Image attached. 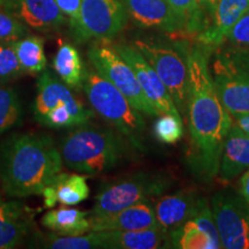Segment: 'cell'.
Wrapping results in <instances>:
<instances>
[{"mask_svg":"<svg viewBox=\"0 0 249 249\" xmlns=\"http://www.w3.org/2000/svg\"><path fill=\"white\" fill-rule=\"evenodd\" d=\"M174 11L185 21L187 34H200L205 23V17L202 13L196 0H166Z\"/></svg>","mask_w":249,"mask_h":249,"instance_id":"83f0119b","label":"cell"},{"mask_svg":"<svg viewBox=\"0 0 249 249\" xmlns=\"http://www.w3.org/2000/svg\"><path fill=\"white\" fill-rule=\"evenodd\" d=\"M114 48L121 54V57L132 66L143 92L151 104L160 111V113H170L181 118V114L171 97L169 90L166 89L156 71L141 54V52L134 45L114 44Z\"/></svg>","mask_w":249,"mask_h":249,"instance_id":"8fae6325","label":"cell"},{"mask_svg":"<svg viewBox=\"0 0 249 249\" xmlns=\"http://www.w3.org/2000/svg\"><path fill=\"white\" fill-rule=\"evenodd\" d=\"M126 23L127 11L120 0H81L79 23L71 31L80 42L110 40Z\"/></svg>","mask_w":249,"mask_h":249,"instance_id":"9c48e42d","label":"cell"},{"mask_svg":"<svg viewBox=\"0 0 249 249\" xmlns=\"http://www.w3.org/2000/svg\"><path fill=\"white\" fill-rule=\"evenodd\" d=\"M59 105H68L81 113L93 114V112L86 107V105L74 95L70 87L52 76L50 71H44L37 81V95L33 105L36 121L39 123L50 110Z\"/></svg>","mask_w":249,"mask_h":249,"instance_id":"9a60e30c","label":"cell"},{"mask_svg":"<svg viewBox=\"0 0 249 249\" xmlns=\"http://www.w3.org/2000/svg\"><path fill=\"white\" fill-rule=\"evenodd\" d=\"M222 248L249 249V204L240 195L218 192L211 200Z\"/></svg>","mask_w":249,"mask_h":249,"instance_id":"30bf717a","label":"cell"},{"mask_svg":"<svg viewBox=\"0 0 249 249\" xmlns=\"http://www.w3.org/2000/svg\"><path fill=\"white\" fill-rule=\"evenodd\" d=\"M197 1L198 6H200L202 13L204 14L205 18H207L208 15L211 13L213 8L214 7V5L217 4L218 0H196Z\"/></svg>","mask_w":249,"mask_h":249,"instance_id":"8d00e7d4","label":"cell"},{"mask_svg":"<svg viewBox=\"0 0 249 249\" xmlns=\"http://www.w3.org/2000/svg\"><path fill=\"white\" fill-rule=\"evenodd\" d=\"M171 245L180 249H218L213 239L194 220H188L170 233Z\"/></svg>","mask_w":249,"mask_h":249,"instance_id":"d4e9b609","label":"cell"},{"mask_svg":"<svg viewBox=\"0 0 249 249\" xmlns=\"http://www.w3.org/2000/svg\"><path fill=\"white\" fill-rule=\"evenodd\" d=\"M33 217L26 205L5 201L0 195V249H11L22 244L31 229Z\"/></svg>","mask_w":249,"mask_h":249,"instance_id":"d6986e66","label":"cell"},{"mask_svg":"<svg viewBox=\"0 0 249 249\" xmlns=\"http://www.w3.org/2000/svg\"><path fill=\"white\" fill-rule=\"evenodd\" d=\"M193 220L201 227L208 235L213 239V241L216 244L217 248H222V244H220L219 233H218L216 222H214L213 210H211L209 203H208L207 198L201 197L198 200V207L197 211H196Z\"/></svg>","mask_w":249,"mask_h":249,"instance_id":"1f68e13d","label":"cell"},{"mask_svg":"<svg viewBox=\"0 0 249 249\" xmlns=\"http://www.w3.org/2000/svg\"><path fill=\"white\" fill-rule=\"evenodd\" d=\"M2 9L36 30H55L66 22L55 0H4Z\"/></svg>","mask_w":249,"mask_h":249,"instance_id":"5bb4252c","label":"cell"},{"mask_svg":"<svg viewBox=\"0 0 249 249\" xmlns=\"http://www.w3.org/2000/svg\"><path fill=\"white\" fill-rule=\"evenodd\" d=\"M18 60L23 73L37 75L46 67L44 40L38 36H26L13 43Z\"/></svg>","mask_w":249,"mask_h":249,"instance_id":"cb8c5ba5","label":"cell"},{"mask_svg":"<svg viewBox=\"0 0 249 249\" xmlns=\"http://www.w3.org/2000/svg\"><path fill=\"white\" fill-rule=\"evenodd\" d=\"M87 211L75 208L54 209L46 213L40 219L42 225L59 235L85 234L90 231V222Z\"/></svg>","mask_w":249,"mask_h":249,"instance_id":"603a6c76","label":"cell"},{"mask_svg":"<svg viewBox=\"0 0 249 249\" xmlns=\"http://www.w3.org/2000/svg\"><path fill=\"white\" fill-rule=\"evenodd\" d=\"M53 139L45 134L23 133L0 143V183L9 197L42 195L62 167Z\"/></svg>","mask_w":249,"mask_h":249,"instance_id":"7a4b0ae2","label":"cell"},{"mask_svg":"<svg viewBox=\"0 0 249 249\" xmlns=\"http://www.w3.org/2000/svg\"><path fill=\"white\" fill-rule=\"evenodd\" d=\"M23 110L18 93L12 88L0 86V136L18 126Z\"/></svg>","mask_w":249,"mask_h":249,"instance_id":"484cf974","label":"cell"},{"mask_svg":"<svg viewBox=\"0 0 249 249\" xmlns=\"http://www.w3.org/2000/svg\"><path fill=\"white\" fill-rule=\"evenodd\" d=\"M90 231H107V230H143L160 227L155 210L147 201L130 205L117 213L99 217H90Z\"/></svg>","mask_w":249,"mask_h":249,"instance_id":"2e32d148","label":"cell"},{"mask_svg":"<svg viewBox=\"0 0 249 249\" xmlns=\"http://www.w3.org/2000/svg\"><path fill=\"white\" fill-rule=\"evenodd\" d=\"M133 45L141 52L163 81L180 114L187 111L188 67L185 46H171L164 43L143 39L134 40Z\"/></svg>","mask_w":249,"mask_h":249,"instance_id":"ba28073f","label":"cell"},{"mask_svg":"<svg viewBox=\"0 0 249 249\" xmlns=\"http://www.w3.org/2000/svg\"><path fill=\"white\" fill-rule=\"evenodd\" d=\"M82 88L93 111L112 124L134 147L144 149L142 135L145 121L141 112L130 104L119 89L95 70L87 71Z\"/></svg>","mask_w":249,"mask_h":249,"instance_id":"277c9868","label":"cell"},{"mask_svg":"<svg viewBox=\"0 0 249 249\" xmlns=\"http://www.w3.org/2000/svg\"><path fill=\"white\" fill-rule=\"evenodd\" d=\"M124 151L121 134L88 123L71 130L60 143L64 164L87 176H97L116 167Z\"/></svg>","mask_w":249,"mask_h":249,"instance_id":"3957f363","label":"cell"},{"mask_svg":"<svg viewBox=\"0 0 249 249\" xmlns=\"http://www.w3.org/2000/svg\"><path fill=\"white\" fill-rule=\"evenodd\" d=\"M127 14L138 26L171 35L187 33L186 23L166 0H124Z\"/></svg>","mask_w":249,"mask_h":249,"instance_id":"4fadbf2b","label":"cell"},{"mask_svg":"<svg viewBox=\"0 0 249 249\" xmlns=\"http://www.w3.org/2000/svg\"><path fill=\"white\" fill-rule=\"evenodd\" d=\"M43 247L52 249H91L102 248V242L98 233L89 231L85 234L59 235L50 234L44 236L42 241Z\"/></svg>","mask_w":249,"mask_h":249,"instance_id":"4316f807","label":"cell"},{"mask_svg":"<svg viewBox=\"0 0 249 249\" xmlns=\"http://www.w3.org/2000/svg\"><path fill=\"white\" fill-rule=\"evenodd\" d=\"M209 67L218 97L229 113H249V50L219 46Z\"/></svg>","mask_w":249,"mask_h":249,"instance_id":"5b68a950","label":"cell"},{"mask_svg":"<svg viewBox=\"0 0 249 249\" xmlns=\"http://www.w3.org/2000/svg\"><path fill=\"white\" fill-rule=\"evenodd\" d=\"M210 50L198 44L186 49L193 172L204 181L217 177L220 156L233 118L220 102L211 77Z\"/></svg>","mask_w":249,"mask_h":249,"instance_id":"6da1fadb","label":"cell"},{"mask_svg":"<svg viewBox=\"0 0 249 249\" xmlns=\"http://www.w3.org/2000/svg\"><path fill=\"white\" fill-rule=\"evenodd\" d=\"M225 42L235 48L249 50V12L235 23Z\"/></svg>","mask_w":249,"mask_h":249,"instance_id":"d6a6232c","label":"cell"},{"mask_svg":"<svg viewBox=\"0 0 249 249\" xmlns=\"http://www.w3.org/2000/svg\"><path fill=\"white\" fill-rule=\"evenodd\" d=\"M232 118H233V124L236 127H239V128L244 130L245 133H247L249 135V113L241 114V116H236Z\"/></svg>","mask_w":249,"mask_h":249,"instance_id":"d590c367","label":"cell"},{"mask_svg":"<svg viewBox=\"0 0 249 249\" xmlns=\"http://www.w3.org/2000/svg\"><path fill=\"white\" fill-rule=\"evenodd\" d=\"M172 180L161 173L139 172L107 183L95 197L91 217L105 216L124 208L158 197L171 187Z\"/></svg>","mask_w":249,"mask_h":249,"instance_id":"8992f818","label":"cell"},{"mask_svg":"<svg viewBox=\"0 0 249 249\" xmlns=\"http://www.w3.org/2000/svg\"><path fill=\"white\" fill-rule=\"evenodd\" d=\"M42 195L46 208H53L57 202L64 205H75L88 198L89 186L85 176L58 173L43 189Z\"/></svg>","mask_w":249,"mask_h":249,"instance_id":"ffe728a7","label":"cell"},{"mask_svg":"<svg viewBox=\"0 0 249 249\" xmlns=\"http://www.w3.org/2000/svg\"><path fill=\"white\" fill-rule=\"evenodd\" d=\"M22 73L13 43L0 44V82H7L9 80L17 79Z\"/></svg>","mask_w":249,"mask_h":249,"instance_id":"4dcf8cb0","label":"cell"},{"mask_svg":"<svg viewBox=\"0 0 249 249\" xmlns=\"http://www.w3.org/2000/svg\"><path fill=\"white\" fill-rule=\"evenodd\" d=\"M156 139L165 144H174L183 136L182 118L163 113L154 124Z\"/></svg>","mask_w":249,"mask_h":249,"instance_id":"f1b7e54d","label":"cell"},{"mask_svg":"<svg viewBox=\"0 0 249 249\" xmlns=\"http://www.w3.org/2000/svg\"><path fill=\"white\" fill-rule=\"evenodd\" d=\"M53 68L62 82L74 89L83 86L88 71L75 46L62 40H59L57 53L53 58Z\"/></svg>","mask_w":249,"mask_h":249,"instance_id":"7402d4cb","label":"cell"},{"mask_svg":"<svg viewBox=\"0 0 249 249\" xmlns=\"http://www.w3.org/2000/svg\"><path fill=\"white\" fill-rule=\"evenodd\" d=\"M88 58L93 70L119 89L136 110L150 117L160 116L140 86L133 68L108 40H98L90 46Z\"/></svg>","mask_w":249,"mask_h":249,"instance_id":"52a82bcc","label":"cell"},{"mask_svg":"<svg viewBox=\"0 0 249 249\" xmlns=\"http://www.w3.org/2000/svg\"><path fill=\"white\" fill-rule=\"evenodd\" d=\"M102 242V248L111 249H156L160 248L165 233L160 227L143 230H107L96 231Z\"/></svg>","mask_w":249,"mask_h":249,"instance_id":"44dd1931","label":"cell"},{"mask_svg":"<svg viewBox=\"0 0 249 249\" xmlns=\"http://www.w3.org/2000/svg\"><path fill=\"white\" fill-rule=\"evenodd\" d=\"M249 12V0H218L197 35L198 44L213 51L222 46L233 27Z\"/></svg>","mask_w":249,"mask_h":249,"instance_id":"7c38bea8","label":"cell"},{"mask_svg":"<svg viewBox=\"0 0 249 249\" xmlns=\"http://www.w3.org/2000/svg\"><path fill=\"white\" fill-rule=\"evenodd\" d=\"M248 169L249 135L232 124L224 142L217 176L222 182H230Z\"/></svg>","mask_w":249,"mask_h":249,"instance_id":"ac0fdd59","label":"cell"},{"mask_svg":"<svg viewBox=\"0 0 249 249\" xmlns=\"http://www.w3.org/2000/svg\"><path fill=\"white\" fill-rule=\"evenodd\" d=\"M239 191H240V195L249 204V169L242 173L240 178V189Z\"/></svg>","mask_w":249,"mask_h":249,"instance_id":"e575fe53","label":"cell"},{"mask_svg":"<svg viewBox=\"0 0 249 249\" xmlns=\"http://www.w3.org/2000/svg\"><path fill=\"white\" fill-rule=\"evenodd\" d=\"M4 7V0H0V9H2Z\"/></svg>","mask_w":249,"mask_h":249,"instance_id":"74e56055","label":"cell"},{"mask_svg":"<svg viewBox=\"0 0 249 249\" xmlns=\"http://www.w3.org/2000/svg\"><path fill=\"white\" fill-rule=\"evenodd\" d=\"M27 35L28 29L22 21L0 9V44H12Z\"/></svg>","mask_w":249,"mask_h":249,"instance_id":"f546056e","label":"cell"},{"mask_svg":"<svg viewBox=\"0 0 249 249\" xmlns=\"http://www.w3.org/2000/svg\"><path fill=\"white\" fill-rule=\"evenodd\" d=\"M61 13L70 18L71 28H75L80 20L81 0H55Z\"/></svg>","mask_w":249,"mask_h":249,"instance_id":"836d02e7","label":"cell"},{"mask_svg":"<svg viewBox=\"0 0 249 249\" xmlns=\"http://www.w3.org/2000/svg\"><path fill=\"white\" fill-rule=\"evenodd\" d=\"M198 200L194 193L189 192H179L160 197L154 210L161 231L171 233L192 220L197 211Z\"/></svg>","mask_w":249,"mask_h":249,"instance_id":"e0dca14e","label":"cell"}]
</instances>
